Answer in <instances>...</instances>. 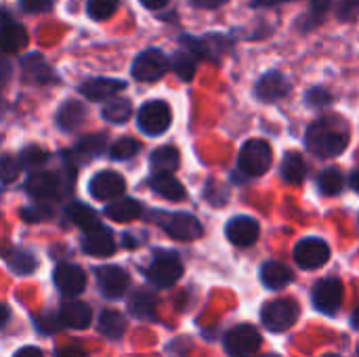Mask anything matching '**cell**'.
<instances>
[{
	"mask_svg": "<svg viewBox=\"0 0 359 357\" xmlns=\"http://www.w3.org/2000/svg\"><path fill=\"white\" fill-rule=\"evenodd\" d=\"M105 147H107V137L105 135H86L76 143L72 156L76 158V162L86 164V162L99 158L105 151Z\"/></svg>",
	"mask_w": 359,
	"mask_h": 357,
	"instance_id": "484cf974",
	"label": "cell"
},
{
	"mask_svg": "<svg viewBox=\"0 0 359 357\" xmlns=\"http://www.w3.org/2000/svg\"><path fill=\"white\" fill-rule=\"evenodd\" d=\"M103 120H107L109 124H126L133 116V103L124 97H111L103 103L101 109Z\"/></svg>",
	"mask_w": 359,
	"mask_h": 357,
	"instance_id": "f1b7e54d",
	"label": "cell"
},
{
	"mask_svg": "<svg viewBox=\"0 0 359 357\" xmlns=\"http://www.w3.org/2000/svg\"><path fill=\"white\" fill-rule=\"evenodd\" d=\"M80 248L88 257L105 259V257H111L116 252V240H114V234L99 223L97 227L84 231V238L80 242Z\"/></svg>",
	"mask_w": 359,
	"mask_h": 357,
	"instance_id": "5bb4252c",
	"label": "cell"
},
{
	"mask_svg": "<svg viewBox=\"0 0 359 357\" xmlns=\"http://www.w3.org/2000/svg\"><path fill=\"white\" fill-rule=\"evenodd\" d=\"M330 101H332V95L322 86H316L307 93V105H311V107H324Z\"/></svg>",
	"mask_w": 359,
	"mask_h": 357,
	"instance_id": "7bdbcfd3",
	"label": "cell"
},
{
	"mask_svg": "<svg viewBox=\"0 0 359 357\" xmlns=\"http://www.w3.org/2000/svg\"><path fill=\"white\" fill-rule=\"evenodd\" d=\"M67 217H69V221H72L74 225H78L82 231H88V229H93V227H97V225H99V217H97V213H95L90 206L80 204V202L69 204V208H67Z\"/></svg>",
	"mask_w": 359,
	"mask_h": 357,
	"instance_id": "836d02e7",
	"label": "cell"
},
{
	"mask_svg": "<svg viewBox=\"0 0 359 357\" xmlns=\"http://www.w3.org/2000/svg\"><path fill=\"white\" fill-rule=\"evenodd\" d=\"M179 162H181L179 149L172 145L158 147L149 156V166L154 173H175L179 168Z\"/></svg>",
	"mask_w": 359,
	"mask_h": 357,
	"instance_id": "f546056e",
	"label": "cell"
},
{
	"mask_svg": "<svg viewBox=\"0 0 359 357\" xmlns=\"http://www.w3.org/2000/svg\"><path fill=\"white\" fill-rule=\"evenodd\" d=\"M189 2L194 6H198V8H219L225 2H229V0H189Z\"/></svg>",
	"mask_w": 359,
	"mask_h": 357,
	"instance_id": "c3c4849f",
	"label": "cell"
},
{
	"mask_svg": "<svg viewBox=\"0 0 359 357\" xmlns=\"http://www.w3.org/2000/svg\"><path fill=\"white\" fill-rule=\"evenodd\" d=\"M118 4H120V0H88L86 13L95 21H107L118 11Z\"/></svg>",
	"mask_w": 359,
	"mask_h": 357,
	"instance_id": "f35d334b",
	"label": "cell"
},
{
	"mask_svg": "<svg viewBox=\"0 0 359 357\" xmlns=\"http://www.w3.org/2000/svg\"><path fill=\"white\" fill-rule=\"evenodd\" d=\"M170 69L168 57L160 48H145L133 61V78L139 82H156Z\"/></svg>",
	"mask_w": 359,
	"mask_h": 357,
	"instance_id": "52a82bcc",
	"label": "cell"
},
{
	"mask_svg": "<svg viewBox=\"0 0 359 357\" xmlns=\"http://www.w3.org/2000/svg\"><path fill=\"white\" fill-rule=\"evenodd\" d=\"M147 183H149L154 194H158V196H162L164 200H170V202H181L187 196L183 183L172 173H154Z\"/></svg>",
	"mask_w": 359,
	"mask_h": 357,
	"instance_id": "ffe728a7",
	"label": "cell"
},
{
	"mask_svg": "<svg viewBox=\"0 0 359 357\" xmlns=\"http://www.w3.org/2000/svg\"><path fill=\"white\" fill-rule=\"evenodd\" d=\"M21 160L13 158V156H2L0 158V181L2 183H11L19 177L21 173Z\"/></svg>",
	"mask_w": 359,
	"mask_h": 357,
	"instance_id": "60d3db41",
	"label": "cell"
},
{
	"mask_svg": "<svg viewBox=\"0 0 359 357\" xmlns=\"http://www.w3.org/2000/svg\"><path fill=\"white\" fill-rule=\"evenodd\" d=\"M99 332L109 341H120L126 332V318L116 309H105L99 316Z\"/></svg>",
	"mask_w": 359,
	"mask_h": 357,
	"instance_id": "83f0119b",
	"label": "cell"
},
{
	"mask_svg": "<svg viewBox=\"0 0 359 357\" xmlns=\"http://www.w3.org/2000/svg\"><path fill=\"white\" fill-rule=\"evenodd\" d=\"M343 185H345V179H343V173L339 168H326L320 173L318 177V187L324 196H337L343 191Z\"/></svg>",
	"mask_w": 359,
	"mask_h": 357,
	"instance_id": "d590c367",
	"label": "cell"
},
{
	"mask_svg": "<svg viewBox=\"0 0 359 357\" xmlns=\"http://www.w3.org/2000/svg\"><path fill=\"white\" fill-rule=\"evenodd\" d=\"M55 286L63 297H78L86 288V274L74 263H59L53 274Z\"/></svg>",
	"mask_w": 359,
	"mask_h": 357,
	"instance_id": "4fadbf2b",
	"label": "cell"
},
{
	"mask_svg": "<svg viewBox=\"0 0 359 357\" xmlns=\"http://www.w3.org/2000/svg\"><path fill=\"white\" fill-rule=\"evenodd\" d=\"M141 4H143L145 8H149V11H158V8L166 6L168 0H141Z\"/></svg>",
	"mask_w": 359,
	"mask_h": 357,
	"instance_id": "816d5d0a",
	"label": "cell"
},
{
	"mask_svg": "<svg viewBox=\"0 0 359 357\" xmlns=\"http://www.w3.org/2000/svg\"><path fill=\"white\" fill-rule=\"evenodd\" d=\"M263 345L259 330L250 324H242L231 328L225 335V351L229 357H252Z\"/></svg>",
	"mask_w": 359,
	"mask_h": 357,
	"instance_id": "ba28073f",
	"label": "cell"
},
{
	"mask_svg": "<svg viewBox=\"0 0 359 357\" xmlns=\"http://www.w3.org/2000/svg\"><path fill=\"white\" fill-rule=\"evenodd\" d=\"M151 223L162 227L170 238L181 240V242H191L202 238L204 227L202 223L189 215V213H166V210H151L149 213Z\"/></svg>",
	"mask_w": 359,
	"mask_h": 357,
	"instance_id": "7a4b0ae2",
	"label": "cell"
},
{
	"mask_svg": "<svg viewBox=\"0 0 359 357\" xmlns=\"http://www.w3.org/2000/svg\"><path fill=\"white\" fill-rule=\"evenodd\" d=\"M13 357H44V353L38 349V347H32V345H25V347H21L17 353Z\"/></svg>",
	"mask_w": 359,
	"mask_h": 357,
	"instance_id": "681fc988",
	"label": "cell"
},
{
	"mask_svg": "<svg viewBox=\"0 0 359 357\" xmlns=\"http://www.w3.org/2000/svg\"><path fill=\"white\" fill-rule=\"evenodd\" d=\"M282 177H284V181L290 183V185H299V183L305 181V177H307V164H305V160H303L301 154L288 151V154L284 156V162H282Z\"/></svg>",
	"mask_w": 359,
	"mask_h": 357,
	"instance_id": "4dcf8cb0",
	"label": "cell"
},
{
	"mask_svg": "<svg viewBox=\"0 0 359 357\" xmlns=\"http://www.w3.org/2000/svg\"><path fill=\"white\" fill-rule=\"evenodd\" d=\"M225 234H227V238H229L231 244L246 248V246H252L259 240L261 227H259V221H255L252 217L240 215V217H233L227 223Z\"/></svg>",
	"mask_w": 359,
	"mask_h": 357,
	"instance_id": "2e32d148",
	"label": "cell"
},
{
	"mask_svg": "<svg viewBox=\"0 0 359 357\" xmlns=\"http://www.w3.org/2000/svg\"><path fill=\"white\" fill-rule=\"evenodd\" d=\"M359 15V0H341L339 4V17L341 21H351Z\"/></svg>",
	"mask_w": 359,
	"mask_h": 357,
	"instance_id": "bcb514c9",
	"label": "cell"
},
{
	"mask_svg": "<svg viewBox=\"0 0 359 357\" xmlns=\"http://www.w3.org/2000/svg\"><path fill=\"white\" fill-rule=\"evenodd\" d=\"M95 278H97V286L101 290V295L109 301L122 299L128 292L130 286V276L116 265H101L95 269Z\"/></svg>",
	"mask_w": 359,
	"mask_h": 357,
	"instance_id": "9c48e42d",
	"label": "cell"
},
{
	"mask_svg": "<svg viewBox=\"0 0 359 357\" xmlns=\"http://www.w3.org/2000/svg\"><path fill=\"white\" fill-rule=\"evenodd\" d=\"M284 2H290V0H250V6L252 8H271V6H278Z\"/></svg>",
	"mask_w": 359,
	"mask_h": 357,
	"instance_id": "f907efd6",
	"label": "cell"
},
{
	"mask_svg": "<svg viewBox=\"0 0 359 357\" xmlns=\"http://www.w3.org/2000/svg\"><path fill=\"white\" fill-rule=\"evenodd\" d=\"M328 6H330V0H309V11L301 21V29L309 32V29L318 27L326 19Z\"/></svg>",
	"mask_w": 359,
	"mask_h": 357,
	"instance_id": "8d00e7d4",
	"label": "cell"
},
{
	"mask_svg": "<svg viewBox=\"0 0 359 357\" xmlns=\"http://www.w3.org/2000/svg\"><path fill=\"white\" fill-rule=\"evenodd\" d=\"M172 124V112L166 101L154 99L141 105L137 112V126L147 137H160L164 135Z\"/></svg>",
	"mask_w": 359,
	"mask_h": 357,
	"instance_id": "5b68a950",
	"label": "cell"
},
{
	"mask_svg": "<svg viewBox=\"0 0 359 357\" xmlns=\"http://www.w3.org/2000/svg\"><path fill=\"white\" fill-rule=\"evenodd\" d=\"M351 326L359 330V307H355V311L351 314Z\"/></svg>",
	"mask_w": 359,
	"mask_h": 357,
	"instance_id": "11a10c76",
	"label": "cell"
},
{
	"mask_svg": "<svg viewBox=\"0 0 359 357\" xmlns=\"http://www.w3.org/2000/svg\"><path fill=\"white\" fill-rule=\"evenodd\" d=\"M273 151L263 139H248L238 154V168L246 177H261L271 168Z\"/></svg>",
	"mask_w": 359,
	"mask_h": 357,
	"instance_id": "3957f363",
	"label": "cell"
},
{
	"mask_svg": "<svg viewBox=\"0 0 359 357\" xmlns=\"http://www.w3.org/2000/svg\"><path fill=\"white\" fill-rule=\"evenodd\" d=\"M25 191L36 200H53L59 194V177L55 173H32L25 181Z\"/></svg>",
	"mask_w": 359,
	"mask_h": 357,
	"instance_id": "ac0fdd59",
	"label": "cell"
},
{
	"mask_svg": "<svg viewBox=\"0 0 359 357\" xmlns=\"http://www.w3.org/2000/svg\"><path fill=\"white\" fill-rule=\"evenodd\" d=\"M124 189H126V181L116 170H101L88 183L90 196L99 202H111V200L120 198L124 194Z\"/></svg>",
	"mask_w": 359,
	"mask_h": 357,
	"instance_id": "7c38bea8",
	"label": "cell"
},
{
	"mask_svg": "<svg viewBox=\"0 0 359 357\" xmlns=\"http://www.w3.org/2000/svg\"><path fill=\"white\" fill-rule=\"evenodd\" d=\"M263 357H280V356H263Z\"/></svg>",
	"mask_w": 359,
	"mask_h": 357,
	"instance_id": "9f6ffc18",
	"label": "cell"
},
{
	"mask_svg": "<svg viewBox=\"0 0 359 357\" xmlns=\"http://www.w3.org/2000/svg\"><path fill=\"white\" fill-rule=\"evenodd\" d=\"M299 303L292 299H278L271 301L263 307L261 311V320L265 324L267 330L271 332H286L288 328L294 326V322L299 320Z\"/></svg>",
	"mask_w": 359,
	"mask_h": 357,
	"instance_id": "8992f818",
	"label": "cell"
},
{
	"mask_svg": "<svg viewBox=\"0 0 359 357\" xmlns=\"http://www.w3.org/2000/svg\"><path fill=\"white\" fill-rule=\"evenodd\" d=\"M294 280L292 269L280 261H267L261 267V282L265 284V288L269 290H282L286 288L290 282Z\"/></svg>",
	"mask_w": 359,
	"mask_h": 357,
	"instance_id": "d4e9b609",
	"label": "cell"
},
{
	"mask_svg": "<svg viewBox=\"0 0 359 357\" xmlns=\"http://www.w3.org/2000/svg\"><path fill=\"white\" fill-rule=\"evenodd\" d=\"M139 151H141V143H139L137 139H130V137L118 139V141L109 147V156H111L114 160H120V162L135 158Z\"/></svg>",
	"mask_w": 359,
	"mask_h": 357,
	"instance_id": "74e56055",
	"label": "cell"
},
{
	"mask_svg": "<svg viewBox=\"0 0 359 357\" xmlns=\"http://www.w3.org/2000/svg\"><path fill=\"white\" fill-rule=\"evenodd\" d=\"M189 50H194L200 59H217L225 53L227 38L221 34H206L204 38H183L181 40Z\"/></svg>",
	"mask_w": 359,
	"mask_h": 357,
	"instance_id": "44dd1931",
	"label": "cell"
},
{
	"mask_svg": "<svg viewBox=\"0 0 359 357\" xmlns=\"http://www.w3.org/2000/svg\"><path fill=\"white\" fill-rule=\"evenodd\" d=\"M29 42L27 29L19 23H2L0 25V50L4 55H15L23 50Z\"/></svg>",
	"mask_w": 359,
	"mask_h": 357,
	"instance_id": "cb8c5ba5",
	"label": "cell"
},
{
	"mask_svg": "<svg viewBox=\"0 0 359 357\" xmlns=\"http://www.w3.org/2000/svg\"><path fill=\"white\" fill-rule=\"evenodd\" d=\"M198 55L194 50H189L185 46V50L175 53V57L170 59V67L172 72L181 78V80H191L196 76V65H198Z\"/></svg>",
	"mask_w": 359,
	"mask_h": 357,
	"instance_id": "d6a6232c",
	"label": "cell"
},
{
	"mask_svg": "<svg viewBox=\"0 0 359 357\" xmlns=\"http://www.w3.org/2000/svg\"><path fill=\"white\" fill-rule=\"evenodd\" d=\"M59 320L63 326L67 328H74V330H84L90 326L93 322V311L86 303H80V301H69V303H63L61 309H59Z\"/></svg>",
	"mask_w": 359,
	"mask_h": 357,
	"instance_id": "7402d4cb",
	"label": "cell"
},
{
	"mask_svg": "<svg viewBox=\"0 0 359 357\" xmlns=\"http://www.w3.org/2000/svg\"><path fill=\"white\" fill-rule=\"evenodd\" d=\"M324 357H339V356H324Z\"/></svg>",
	"mask_w": 359,
	"mask_h": 357,
	"instance_id": "6f0895ef",
	"label": "cell"
},
{
	"mask_svg": "<svg viewBox=\"0 0 359 357\" xmlns=\"http://www.w3.org/2000/svg\"><path fill=\"white\" fill-rule=\"evenodd\" d=\"M147 280L158 288L175 286L183 276V263L177 252L172 250H158L145 271Z\"/></svg>",
	"mask_w": 359,
	"mask_h": 357,
	"instance_id": "277c9868",
	"label": "cell"
},
{
	"mask_svg": "<svg viewBox=\"0 0 359 357\" xmlns=\"http://www.w3.org/2000/svg\"><path fill=\"white\" fill-rule=\"evenodd\" d=\"M34 322V326H36V330L40 332V335H57L59 330H61V320H59V316H42V318H34L32 320Z\"/></svg>",
	"mask_w": 359,
	"mask_h": 357,
	"instance_id": "b9f144b4",
	"label": "cell"
},
{
	"mask_svg": "<svg viewBox=\"0 0 359 357\" xmlns=\"http://www.w3.org/2000/svg\"><path fill=\"white\" fill-rule=\"evenodd\" d=\"M55 357H88V353L82 349V347H76V345H69V347H61L55 351Z\"/></svg>",
	"mask_w": 359,
	"mask_h": 357,
	"instance_id": "7dc6e473",
	"label": "cell"
},
{
	"mask_svg": "<svg viewBox=\"0 0 359 357\" xmlns=\"http://www.w3.org/2000/svg\"><path fill=\"white\" fill-rule=\"evenodd\" d=\"M23 67H25V76L36 80V82H50V80H57V76L53 74L50 65L40 57V55H29L25 61H23Z\"/></svg>",
	"mask_w": 359,
	"mask_h": 357,
	"instance_id": "e575fe53",
	"label": "cell"
},
{
	"mask_svg": "<svg viewBox=\"0 0 359 357\" xmlns=\"http://www.w3.org/2000/svg\"><path fill=\"white\" fill-rule=\"evenodd\" d=\"M19 160H21V164H23V166H32V168H36V166H42V164L48 160V151H46L44 147L29 145V147H25V149L21 151Z\"/></svg>",
	"mask_w": 359,
	"mask_h": 357,
	"instance_id": "ab89813d",
	"label": "cell"
},
{
	"mask_svg": "<svg viewBox=\"0 0 359 357\" xmlns=\"http://www.w3.org/2000/svg\"><path fill=\"white\" fill-rule=\"evenodd\" d=\"M86 116H88V109L82 101L67 99L61 103V107L57 112V126L65 133H74L86 122Z\"/></svg>",
	"mask_w": 359,
	"mask_h": 357,
	"instance_id": "d6986e66",
	"label": "cell"
},
{
	"mask_svg": "<svg viewBox=\"0 0 359 357\" xmlns=\"http://www.w3.org/2000/svg\"><path fill=\"white\" fill-rule=\"evenodd\" d=\"M48 215H50V210L44 208L42 204H36V206H32V208L21 210V217H23L27 223H40V221H44Z\"/></svg>",
	"mask_w": 359,
	"mask_h": 357,
	"instance_id": "f6af8a7d",
	"label": "cell"
},
{
	"mask_svg": "<svg viewBox=\"0 0 359 357\" xmlns=\"http://www.w3.org/2000/svg\"><path fill=\"white\" fill-rule=\"evenodd\" d=\"M330 259V246L322 238H303L294 246V261L301 269H320Z\"/></svg>",
	"mask_w": 359,
	"mask_h": 357,
	"instance_id": "30bf717a",
	"label": "cell"
},
{
	"mask_svg": "<svg viewBox=\"0 0 359 357\" xmlns=\"http://www.w3.org/2000/svg\"><path fill=\"white\" fill-rule=\"evenodd\" d=\"M349 183H351V187H353V189L359 194V168L358 170H353V175H351Z\"/></svg>",
	"mask_w": 359,
	"mask_h": 357,
	"instance_id": "db71d44e",
	"label": "cell"
},
{
	"mask_svg": "<svg viewBox=\"0 0 359 357\" xmlns=\"http://www.w3.org/2000/svg\"><path fill=\"white\" fill-rule=\"evenodd\" d=\"M8 320H11V309L4 303H0V328H4L8 324Z\"/></svg>",
	"mask_w": 359,
	"mask_h": 357,
	"instance_id": "f5cc1de1",
	"label": "cell"
},
{
	"mask_svg": "<svg viewBox=\"0 0 359 357\" xmlns=\"http://www.w3.org/2000/svg\"><path fill=\"white\" fill-rule=\"evenodd\" d=\"M143 204L135 198H116L111 200V204L105 206V215L116 221V223H130L135 219H139L143 215Z\"/></svg>",
	"mask_w": 359,
	"mask_h": 357,
	"instance_id": "603a6c76",
	"label": "cell"
},
{
	"mask_svg": "<svg viewBox=\"0 0 359 357\" xmlns=\"http://www.w3.org/2000/svg\"><path fill=\"white\" fill-rule=\"evenodd\" d=\"M55 0H19V6L25 13H46L50 11Z\"/></svg>",
	"mask_w": 359,
	"mask_h": 357,
	"instance_id": "ee69618b",
	"label": "cell"
},
{
	"mask_svg": "<svg viewBox=\"0 0 359 357\" xmlns=\"http://www.w3.org/2000/svg\"><path fill=\"white\" fill-rule=\"evenodd\" d=\"M126 88V82L116 78H88L80 84V93L88 101H107Z\"/></svg>",
	"mask_w": 359,
	"mask_h": 357,
	"instance_id": "e0dca14e",
	"label": "cell"
},
{
	"mask_svg": "<svg viewBox=\"0 0 359 357\" xmlns=\"http://www.w3.org/2000/svg\"><path fill=\"white\" fill-rule=\"evenodd\" d=\"M288 90H290V82H288V78H286L282 72H278V69H271V72L263 74V76L259 78L257 86H255L257 97H259L261 101H265V103H273V101L284 99V97L288 95Z\"/></svg>",
	"mask_w": 359,
	"mask_h": 357,
	"instance_id": "9a60e30c",
	"label": "cell"
},
{
	"mask_svg": "<svg viewBox=\"0 0 359 357\" xmlns=\"http://www.w3.org/2000/svg\"><path fill=\"white\" fill-rule=\"evenodd\" d=\"M305 145L318 158H337L349 147V128L341 118H320L307 128Z\"/></svg>",
	"mask_w": 359,
	"mask_h": 357,
	"instance_id": "6da1fadb",
	"label": "cell"
},
{
	"mask_svg": "<svg viewBox=\"0 0 359 357\" xmlns=\"http://www.w3.org/2000/svg\"><path fill=\"white\" fill-rule=\"evenodd\" d=\"M311 299H313V305H316L318 311L334 316L343 305V284H341V280H337V278L320 280L316 284L313 292H311Z\"/></svg>",
	"mask_w": 359,
	"mask_h": 357,
	"instance_id": "8fae6325",
	"label": "cell"
},
{
	"mask_svg": "<svg viewBox=\"0 0 359 357\" xmlns=\"http://www.w3.org/2000/svg\"><path fill=\"white\" fill-rule=\"evenodd\" d=\"M2 257H4L6 267H8L13 274H17V276H29V274H34V271L38 269V259H36V255L29 252V250L11 248V250H6Z\"/></svg>",
	"mask_w": 359,
	"mask_h": 357,
	"instance_id": "4316f807",
	"label": "cell"
},
{
	"mask_svg": "<svg viewBox=\"0 0 359 357\" xmlns=\"http://www.w3.org/2000/svg\"><path fill=\"white\" fill-rule=\"evenodd\" d=\"M156 297L147 290H137L128 301V311L139 320H156Z\"/></svg>",
	"mask_w": 359,
	"mask_h": 357,
	"instance_id": "1f68e13d",
	"label": "cell"
}]
</instances>
